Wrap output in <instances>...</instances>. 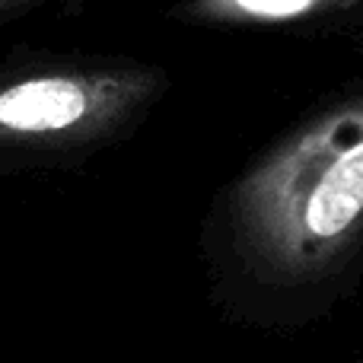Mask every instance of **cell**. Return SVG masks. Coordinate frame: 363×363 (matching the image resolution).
Wrapping results in <instances>:
<instances>
[{
    "mask_svg": "<svg viewBox=\"0 0 363 363\" xmlns=\"http://www.w3.org/2000/svg\"><path fill=\"white\" fill-rule=\"evenodd\" d=\"M89 96L67 77L26 80L0 93V121L16 131H48L67 128L86 115Z\"/></svg>",
    "mask_w": 363,
    "mask_h": 363,
    "instance_id": "cell-2",
    "label": "cell"
},
{
    "mask_svg": "<svg viewBox=\"0 0 363 363\" xmlns=\"http://www.w3.org/2000/svg\"><path fill=\"white\" fill-rule=\"evenodd\" d=\"M363 220V138L294 157L245 194V223L264 262L309 274L332 262Z\"/></svg>",
    "mask_w": 363,
    "mask_h": 363,
    "instance_id": "cell-1",
    "label": "cell"
},
{
    "mask_svg": "<svg viewBox=\"0 0 363 363\" xmlns=\"http://www.w3.org/2000/svg\"><path fill=\"white\" fill-rule=\"evenodd\" d=\"M236 4L249 6L255 13H271V16H284V13H296L309 4V0H236Z\"/></svg>",
    "mask_w": 363,
    "mask_h": 363,
    "instance_id": "cell-3",
    "label": "cell"
}]
</instances>
